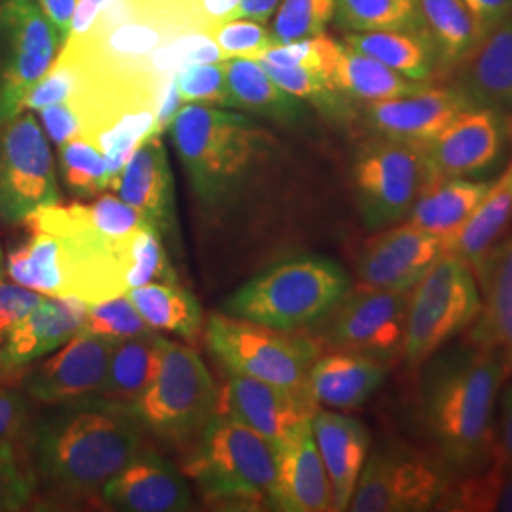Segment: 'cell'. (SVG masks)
<instances>
[{
  "mask_svg": "<svg viewBox=\"0 0 512 512\" xmlns=\"http://www.w3.org/2000/svg\"><path fill=\"white\" fill-rule=\"evenodd\" d=\"M435 511L512 512V463L492 459L475 475L456 478Z\"/></svg>",
  "mask_w": 512,
  "mask_h": 512,
  "instance_id": "d590c367",
  "label": "cell"
},
{
  "mask_svg": "<svg viewBox=\"0 0 512 512\" xmlns=\"http://www.w3.org/2000/svg\"><path fill=\"white\" fill-rule=\"evenodd\" d=\"M344 42L404 78L431 82L439 74V55L427 31L346 33Z\"/></svg>",
  "mask_w": 512,
  "mask_h": 512,
  "instance_id": "1f68e13d",
  "label": "cell"
},
{
  "mask_svg": "<svg viewBox=\"0 0 512 512\" xmlns=\"http://www.w3.org/2000/svg\"><path fill=\"white\" fill-rule=\"evenodd\" d=\"M258 63L277 86L332 120H349L355 114V103L332 86L327 71L317 67H277L264 61Z\"/></svg>",
  "mask_w": 512,
  "mask_h": 512,
  "instance_id": "74e56055",
  "label": "cell"
},
{
  "mask_svg": "<svg viewBox=\"0 0 512 512\" xmlns=\"http://www.w3.org/2000/svg\"><path fill=\"white\" fill-rule=\"evenodd\" d=\"M444 253L446 239L399 222L366 243L357 260V275L365 287L408 293Z\"/></svg>",
  "mask_w": 512,
  "mask_h": 512,
  "instance_id": "e0dca14e",
  "label": "cell"
},
{
  "mask_svg": "<svg viewBox=\"0 0 512 512\" xmlns=\"http://www.w3.org/2000/svg\"><path fill=\"white\" fill-rule=\"evenodd\" d=\"M389 366L365 355L334 351L311 365L306 389L313 403L332 410H353L365 404L384 384Z\"/></svg>",
  "mask_w": 512,
  "mask_h": 512,
  "instance_id": "4316f807",
  "label": "cell"
},
{
  "mask_svg": "<svg viewBox=\"0 0 512 512\" xmlns=\"http://www.w3.org/2000/svg\"><path fill=\"white\" fill-rule=\"evenodd\" d=\"M101 499L112 509L128 512H184L192 495L184 476L165 459L141 450L103 488Z\"/></svg>",
  "mask_w": 512,
  "mask_h": 512,
  "instance_id": "603a6c76",
  "label": "cell"
},
{
  "mask_svg": "<svg viewBox=\"0 0 512 512\" xmlns=\"http://www.w3.org/2000/svg\"><path fill=\"white\" fill-rule=\"evenodd\" d=\"M279 4H281V0H239L238 8L232 14V19H251V21L264 25L274 18Z\"/></svg>",
  "mask_w": 512,
  "mask_h": 512,
  "instance_id": "db71d44e",
  "label": "cell"
},
{
  "mask_svg": "<svg viewBox=\"0 0 512 512\" xmlns=\"http://www.w3.org/2000/svg\"><path fill=\"white\" fill-rule=\"evenodd\" d=\"M141 431L129 406L105 397L57 404L35 431L38 473L67 497L101 495L143 450Z\"/></svg>",
  "mask_w": 512,
  "mask_h": 512,
  "instance_id": "7a4b0ae2",
  "label": "cell"
},
{
  "mask_svg": "<svg viewBox=\"0 0 512 512\" xmlns=\"http://www.w3.org/2000/svg\"><path fill=\"white\" fill-rule=\"evenodd\" d=\"M232 109L245 110L283 126L306 120V103L277 86L255 59H224Z\"/></svg>",
  "mask_w": 512,
  "mask_h": 512,
  "instance_id": "f1b7e54d",
  "label": "cell"
},
{
  "mask_svg": "<svg viewBox=\"0 0 512 512\" xmlns=\"http://www.w3.org/2000/svg\"><path fill=\"white\" fill-rule=\"evenodd\" d=\"M61 38L33 0H0V126L23 112Z\"/></svg>",
  "mask_w": 512,
  "mask_h": 512,
  "instance_id": "4fadbf2b",
  "label": "cell"
},
{
  "mask_svg": "<svg viewBox=\"0 0 512 512\" xmlns=\"http://www.w3.org/2000/svg\"><path fill=\"white\" fill-rule=\"evenodd\" d=\"M471 107L456 86L431 84L414 95L366 103L365 124L378 137L425 148Z\"/></svg>",
  "mask_w": 512,
  "mask_h": 512,
  "instance_id": "ac0fdd59",
  "label": "cell"
},
{
  "mask_svg": "<svg viewBox=\"0 0 512 512\" xmlns=\"http://www.w3.org/2000/svg\"><path fill=\"white\" fill-rule=\"evenodd\" d=\"M452 73V86L475 107L512 112V14L480 38Z\"/></svg>",
  "mask_w": 512,
  "mask_h": 512,
  "instance_id": "484cf974",
  "label": "cell"
},
{
  "mask_svg": "<svg viewBox=\"0 0 512 512\" xmlns=\"http://www.w3.org/2000/svg\"><path fill=\"white\" fill-rule=\"evenodd\" d=\"M490 186L492 183L476 179H444L429 183L421 190L406 222L440 236L448 243L475 213Z\"/></svg>",
  "mask_w": 512,
  "mask_h": 512,
  "instance_id": "f546056e",
  "label": "cell"
},
{
  "mask_svg": "<svg viewBox=\"0 0 512 512\" xmlns=\"http://www.w3.org/2000/svg\"><path fill=\"white\" fill-rule=\"evenodd\" d=\"M511 133L505 112L471 107L425 147L429 183L475 179L503 156ZM427 183V184H429Z\"/></svg>",
  "mask_w": 512,
  "mask_h": 512,
  "instance_id": "9a60e30c",
  "label": "cell"
},
{
  "mask_svg": "<svg viewBox=\"0 0 512 512\" xmlns=\"http://www.w3.org/2000/svg\"><path fill=\"white\" fill-rule=\"evenodd\" d=\"M408 293L361 285L323 319V338L338 351L365 355L391 366L403 359Z\"/></svg>",
  "mask_w": 512,
  "mask_h": 512,
  "instance_id": "5bb4252c",
  "label": "cell"
},
{
  "mask_svg": "<svg viewBox=\"0 0 512 512\" xmlns=\"http://www.w3.org/2000/svg\"><path fill=\"white\" fill-rule=\"evenodd\" d=\"M59 164L65 186L78 198L97 196L112 184L103 154L82 137L59 147Z\"/></svg>",
  "mask_w": 512,
  "mask_h": 512,
  "instance_id": "f35d334b",
  "label": "cell"
},
{
  "mask_svg": "<svg viewBox=\"0 0 512 512\" xmlns=\"http://www.w3.org/2000/svg\"><path fill=\"white\" fill-rule=\"evenodd\" d=\"M476 19L482 35L512 14V0H463Z\"/></svg>",
  "mask_w": 512,
  "mask_h": 512,
  "instance_id": "681fc988",
  "label": "cell"
},
{
  "mask_svg": "<svg viewBox=\"0 0 512 512\" xmlns=\"http://www.w3.org/2000/svg\"><path fill=\"white\" fill-rule=\"evenodd\" d=\"M131 412L158 439L194 446L219 414V391L196 351L164 338L160 372Z\"/></svg>",
  "mask_w": 512,
  "mask_h": 512,
  "instance_id": "52a82bcc",
  "label": "cell"
},
{
  "mask_svg": "<svg viewBox=\"0 0 512 512\" xmlns=\"http://www.w3.org/2000/svg\"><path fill=\"white\" fill-rule=\"evenodd\" d=\"M239 0H198V29L207 33L232 19L238 8Z\"/></svg>",
  "mask_w": 512,
  "mask_h": 512,
  "instance_id": "f5cc1de1",
  "label": "cell"
},
{
  "mask_svg": "<svg viewBox=\"0 0 512 512\" xmlns=\"http://www.w3.org/2000/svg\"><path fill=\"white\" fill-rule=\"evenodd\" d=\"M512 220V162L503 175L492 183L475 213L463 224L454 238L446 243V253L467 262L473 272L480 260L501 238Z\"/></svg>",
  "mask_w": 512,
  "mask_h": 512,
  "instance_id": "d6a6232c",
  "label": "cell"
},
{
  "mask_svg": "<svg viewBox=\"0 0 512 512\" xmlns=\"http://www.w3.org/2000/svg\"><path fill=\"white\" fill-rule=\"evenodd\" d=\"M351 177L366 228L385 230L408 219L429 183L425 148L374 135L357 150Z\"/></svg>",
  "mask_w": 512,
  "mask_h": 512,
  "instance_id": "8fae6325",
  "label": "cell"
},
{
  "mask_svg": "<svg viewBox=\"0 0 512 512\" xmlns=\"http://www.w3.org/2000/svg\"><path fill=\"white\" fill-rule=\"evenodd\" d=\"M186 473L213 501L274 509V446L230 414H217L205 427Z\"/></svg>",
  "mask_w": 512,
  "mask_h": 512,
  "instance_id": "8992f818",
  "label": "cell"
},
{
  "mask_svg": "<svg viewBox=\"0 0 512 512\" xmlns=\"http://www.w3.org/2000/svg\"><path fill=\"white\" fill-rule=\"evenodd\" d=\"M86 308L88 304L76 298L44 296L0 344V382L69 342L82 327Z\"/></svg>",
  "mask_w": 512,
  "mask_h": 512,
  "instance_id": "44dd1931",
  "label": "cell"
},
{
  "mask_svg": "<svg viewBox=\"0 0 512 512\" xmlns=\"http://www.w3.org/2000/svg\"><path fill=\"white\" fill-rule=\"evenodd\" d=\"M107 4H109V0H76L71 31H69V37H67L65 42L88 37L93 29V25L97 23V19L101 18L103 10L107 8Z\"/></svg>",
  "mask_w": 512,
  "mask_h": 512,
  "instance_id": "f907efd6",
  "label": "cell"
},
{
  "mask_svg": "<svg viewBox=\"0 0 512 512\" xmlns=\"http://www.w3.org/2000/svg\"><path fill=\"white\" fill-rule=\"evenodd\" d=\"M351 289L348 274L325 256H296L253 277L224 302L226 315L293 330L323 321Z\"/></svg>",
  "mask_w": 512,
  "mask_h": 512,
  "instance_id": "5b68a950",
  "label": "cell"
},
{
  "mask_svg": "<svg viewBox=\"0 0 512 512\" xmlns=\"http://www.w3.org/2000/svg\"><path fill=\"white\" fill-rule=\"evenodd\" d=\"M207 344L230 372L289 389H306L311 365L319 357V346L310 338L232 315L209 317Z\"/></svg>",
  "mask_w": 512,
  "mask_h": 512,
  "instance_id": "30bf717a",
  "label": "cell"
},
{
  "mask_svg": "<svg viewBox=\"0 0 512 512\" xmlns=\"http://www.w3.org/2000/svg\"><path fill=\"white\" fill-rule=\"evenodd\" d=\"M275 450V511H332L329 475L313 437L311 420L302 421Z\"/></svg>",
  "mask_w": 512,
  "mask_h": 512,
  "instance_id": "7402d4cb",
  "label": "cell"
},
{
  "mask_svg": "<svg viewBox=\"0 0 512 512\" xmlns=\"http://www.w3.org/2000/svg\"><path fill=\"white\" fill-rule=\"evenodd\" d=\"M416 370V414L427 450L454 480L486 469L494 459L497 403L507 380L503 359L467 340L444 346Z\"/></svg>",
  "mask_w": 512,
  "mask_h": 512,
  "instance_id": "6da1fadb",
  "label": "cell"
},
{
  "mask_svg": "<svg viewBox=\"0 0 512 512\" xmlns=\"http://www.w3.org/2000/svg\"><path fill=\"white\" fill-rule=\"evenodd\" d=\"M334 8L336 0H281L272 27L275 42L285 44L325 33Z\"/></svg>",
  "mask_w": 512,
  "mask_h": 512,
  "instance_id": "60d3db41",
  "label": "cell"
},
{
  "mask_svg": "<svg viewBox=\"0 0 512 512\" xmlns=\"http://www.w3.org/2000/svg\"><path fill=\"white\" fill-rule=\"evenodd\" d=\"M33 2L54 25L57 35L61 38V44H63L71 31L76 0H33Z\"/></svg>",
  "mask_w": 512,
  "mask_h": 512,
  "instance_id": "816d5d0a",
  "label": "cell"
},
{
  "mask_svg": "<svg viewBox=\"0 0 512 512\" xmlns=\"http://www.w3.org/2000/svg\"><path fill=\"white\" fill-rule=\"evenodd\" d=\"M122 202L133 207L148 224L173 245H181L175 183L162 135L147 137L110 186Z\"/></svg>",
  "mask_w": 512,
  "mask_h": 512,
  "instance_id": "d6986e66",
  "label": "cell"
},
{
  "mask_svg": "<svg viewBox=\"0 0 512 512\" xmlns=\"http://www.w3.org/2000/svg\"><path fill=\"white\" fill-rule=\"evenodd\" d=\"M42 298L44 294L27 289L16 281L14 283L0 281V344L6 340V336L12 330L16 329V325L29 311L37 308Z\"/></svg>",
  "mask_w": 512,
  "mask_h": 512,
  "instance_id": "f6af8a7d",
  "label": "cell"
},
{
  "mask_svg": "<svg viewBox=\"0 0 512 512\" xmlns=\"http://www.w3.org/2000/svg\"><path fill=\"white\" fill-rule=\"evenodd\" d=\"M427 35L439 55V74H450L484 37L463 0H418Z\"/></svg>",
  "mask_w": 512,
  "mask_h": 512,
  "instance_id": "836d02e7",
  "label": "cell"
},
{
  "mask_svg": "<svg viewBox=\"0 0 512 512\" xmlns=\"http://www.w3.org/2000/svg\"><path fill=\"white\" fill-rule=\"evenodd\" d=\"M505 384L497 403L494 459L512 463V374L505 380Z\"/></svg>",
  "mask_w": 512,
  "mask_h": 512,
  "instance_id": "c3c4849f",
  "label": "cell"
},
{
  "mask_svg": "<svg viewBox=\"0 0 512 512\" xmlns=\"http://www.w3.org/2000/svg\"><path fill=\"white\" fill-rule=\"evenodd\" d=\"M6 274V258H4V253H2V247H0V281H2V277Z\"/></svg>",
  "mask_w": 512,
  "mask_h": 512,
  "instance_id": "11a10c76",
  "label": "cell"
},
{
  "mask_svg": "<svg viewBox=\"0 0 512 512\" xmlns=\"http://www.w3.org/2000/svg\"><path fill=\"white\" fill-rule=\"evenodd\" d=\"M329 78L332 86L353 103H378L399 99L425 90L431 82H416L391 71L370 55L353 50L346 42H338L330 59Z\"/></svg>",
  "mask_w": 512,
  "mask_h": 512,
  "instance_id": "83f0119b",
  "label": "cell"
},
{
  "mask_svg": "<svg viewBox=\"0 0 512 512\" xmlns=\"http://www.w3.org/2000/svg\"><path fill=\"white\" fill-rule=\"evenodd\" d=\"M29 420V406L25 397L0 387V444H12L25 431Z\"/></svg>",
  "mask_w": 512,
  "mask_h": 512,
  "instance_id": "bcb514c9",
  "label": "cell"
},
{
  "mask_svg": "<svg viewBox=\"0 0 512 512\" xmlns=\"http://www.w3.org/2000/svg\"><path fill=\"white\" fill-rule=\"evenodd\" d=\"M23 224L54 238L61 298L97 304L131 291L137 243L150 224L135 234L114 236L95 222L90 205L80 203L40 207Z\"/></svg>",
  "mask_w": 512,
  "mask_h": 512,
  "instance_id": "277c9868",
  "label": "cell"
},
{
  "mask_svg": "<svg viewBox=\"0 0 512 512\" xmlns=\"http://www.w3.org/2000/svg\"><path fill=\"white\" fill-rule=\"evenodd\" d=\"M334 19L346 33L425 31L418 0H336Z\"/></svg>",
  "mask_w": 512,
  "mask_h": 512,
  "instance_id": "8d00e7d4",
  "label": "cell"
},
{
  "mask_svg": "<svg viewBox=\"0 0 512 512\" xmlns=\"http://www.w3.org/2000/svg\"><path fill=\"white\" fill-rule=\"evenodd\" d=\"M454 476L433 452L389 440L368 454L348 511H435Z\"/></svg>",
  "mask_w": 512,
  "mask_h": 512,
  "instance_id": "9c48e42d",
  "label": "cell"
},
{
  "mask_svg": "<svg viewBox=\"0 0 512 512\" xmlns=\"http://www.w3.org/2000/svg\"><path fill=\"white\" fill-rule=\"evenodd\" d=\"M31 499V482L19 469L12 444H0V512L21 511Z\"/></svg>",
  "mask_w": 512,
  "mask_h": 512,
  "instance_id": "ee69618b",
  "label": "cell"
},
{
  "mask_svg": "<svg viewBox=\"0 0 512 512\" xmlns=\"http://www.w3.org/2000/svg\"><path fill=\"white\" fill-rule=\"evenodd\" d=\"M207 35L219 46L224 59H255L258 61L266 50H270L275 42L272 31H268L262 23L251 19H232L209 29Z\"/></svg>",
  "mask_w": 512,
  "mask_h": 512,
  "instance_id": "b9f144b4",
  "label": "cell"
},
{
  "mask_svg": "<svg viewBox=\"0 0 512 512\" xmlns=\"http://www.w3.org/2000/svg\"><path fill=\"white\" fill-rule=\"evenodd\" d=\"M169 128L190 186L207 209L236 202L272 148L266 129L215 105L186 103Z\"/></svg>",
  "mask_w": 512,
  "mask_h": 512,
  "instance_id": "3957f363",
  "label": "cell"
},
{
  "mask_svg": "<svg viewBox=\"0 0 512 512\" xmlns=\"http://www.w3.org/2000/svg\"><path fill=\"white\" fill-rule=\"evenodd\" d=\"M116 342L78 330L54 355L35 366L23 387L37 403L57 406L90 397H101L110 353Z\"/></svg>",
  "mask_w": 512,
  "mask_h": 512,
  "instance_id": "2e32d148",
  "label": "cell"
},
{
  "mask_svg": "<svg viewBox=\"0 0 512 512\" xmlns=\"http://www.w3.org/2000/svg\"><path fill=\"white\" fill-rule=\"evenodd\" d=\"M317 408L306 389H289L230 372L226 414L251 427L274 448L296 425L311 420Z\"/></svg>",
  "mask_w": 512,
  "mask_h": 512,
  "instance_id": "ffe728a7",
  "label": "cell"
},
{
  "mask_svg": "<svg viewBox=\"0 0 512 512\" xmlns=\"http://www.w3.org/2000/svg\"><path fill=\"white\" fill-rule=\"evenodd\" d=\"M152 329L194 340L202 330V308L181 283H148L126 293Z\"/></svg>",
  "mask_w": 512,
  "mask_h": 512,
  "instance_id": "e575fe53",
  "label": "cell"
},
{
  "mask_svg": "<svg viewBox=\"0 0 512 512\" xmlns=\"http://www.w3.org/2000/svg\"><path fill=\"white\" fill-rule=\"evenodd\" d=\"M59 200L48 137L31 112H21L0 126V220L23 224Z\"/></svg>",
  "mask_w": 512,
  "mask_h": 512,
  "instance_id": "7c38bea8",
  "label": "cell"
},
{
  "mask_svg": "<svg viewBox=\"0 0 512 512\" xmlns=\"http://www.w3.org/2000/svg\"><path fill=\"white\" fill-rule=\"evenodd\" d=\"M311 427L329 475L332 511H348L370 450L368 429L355 418L321 408L313 414Z\"/></svg>",
  "mask_w": 512,
  "mask_h": 512,
  "instance_id": "d4e9b609",
  "label": "cell"
},
{
  "mask_svg": "<svg viewBox=\"0 0 512 512\" xmlns=\"http://www.w3.org/2000/svg\"><path fill=\"white\" fill-rule=\"evenodd\" d=\"M482 308L469 329V340L503 359L512 374V238L492 247L475 270Z\"/></svg>",
  "mask_w": 512,
  "mask_h": 512,
  "instance_id": "cb8c5ba5",
  "label": "cell"
},
{
  "mask_svg": "<svg viewBox=\"0 0 512 512\" xmlns=\"http://www.w3.org/2000/svg\"><path fill=\"white\" fill-rule=\"evenodd\" d=\"M80 330L107 338L110 342H120L156 329L148 325L128 296L122 294L105 302L88 304Z\"/></svg>",
  "mask_w": 512,
  "mask_h": 512,
  "instance_id": "ab89813d",
  "label": "cell"
},
{
  "mask_svg": "<svg viewBox=\"0 0 512 512\" xmlns=\"http://www.w3.org/2000/svg\"><path fill=\"white\" fill-rule=\"evenodd\" d=\"M175 82L183 103H203L232 109L224 61L184 67L175 74Z\"/></svg>",
  "mask_w": 512,
  "mask_h": 512,
  "instance_id": "7bdbcfd3",
  "label": "cell"
},
{
  "mask_svg": "<svg viewBox=\"0 0 512 512\" xmlns=\"http://www.w3.org/2000/svg\"><path fill=\"white\" fill-rule=\"evenodd\" d=\"M482 308L473 268L444 253L410 291L403 361L410 368L427 361L459 334L471 329Z\"/></svg>",
  "mask_w": 512,
  "mask_h": 512,
  "instance_id": "ba28073f",
  "label": "cell"
},
{
  "mask_svg": "<svg viewBox=\"0 0 512 512\" xmlns=\"http://www.w3.org/2000/svg\"><path fill=\"white\" fill-rule=\"evenodd\" d=\"M162 351L164 336L156 330L116 342L101 397L131 408L154 384L162 365Z\"/></svg>",
  "mask_w": 512,
  "mask_h": 512,
  "instance_id": "4dcf8cb0",
  "label": "cell"
},
{
  "mask_svg": "<svg viewBox=\"0 0 512 512\" xmlns=\"http://www.w3.org/2000/svg\"><path fill=\"white\" fill-rule=\"evenodd\" d=\"M38 114H40L44 133L54 141L57 147L71 141L80 131L78 116L67 101L44 107V109L38 110Z\"/></svg>",
  "mask_w": 512,
  "mask_h": 512,
  "instance_id": "7dc6e473",
  "label": "cell"
}]
</instances>
